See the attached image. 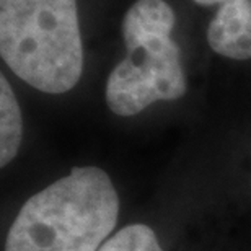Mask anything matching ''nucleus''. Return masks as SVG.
I'll return each instance as SVG.
<instances>
[{"instance_id": "f257e3e1", "label": "nucleus", "mask_w": 251, "mask_h": 251, "mask_svg": "<svg viewBox=\"0 0 251 251\" xmlns=\"http://www.w3.org/2000/svg\"><path fill=\"white\" fill-rule=\"evenodd\" d=\"M118 215L119 198L108 175L97 167L74 168L25 202L5 251H98Z\"/></svg>"}, {"instance_id": "f03ea898", "label": "nucleus", "mask_w": 251, "mask_h": 251, "mask_svg": "<svg viewBox=\"0 0 251 251\" xmlns=\"http://www.w3.org/2000/svg\"><path fill=\"white\" fill-rule=\"evenodd\" d=\"M0 54L12 72L44 93H65L82 77L75 0H0Z\"/></svg>"}, {"instance_id": "7ed1b4c3", "label": "nucleus", "mask_w": 251, "mask_h": 251, "mask_svg": "<svg viewBox=\"0 0 251 251\" xmlns=\"http://www.w3.org/2000/svg\"><path fill=\"white\" fill-rule=\"evenodd\" d=\"M175 12L165 0H137L123 20L127 57L106 83V103L118 116H134L155 101L186 93L179 48L172 39Z\"/></svg>"}, {"instance_id": "20e7f679", "label": "nucleus", "mask_w": 251, "mask_h": 251, "mask_svg": "<svg viewBox=\"0 0 251 251\" xmlns=\"http://www.w3.org/2000/svg\"><path fill=\"white\" fill-rule=\"evenodd\" d=\"M207 43L224 57L251 59V0H230L220 5L209 25Z\"/></svg>"}, {"instance_id": "39448f33", "label": "nucleus", "mask_w": 251, "mask_h": 251, "mask_svg": "<svg viewBox=\"0 0 251 251\" xmlns=\"http://www.w3.org/2000/svg\"><path fill=\"white\" fill-rule=\"evenodd\" d=\"M22 144V111L7 78L0 77V165L17 157Z\"/></svg>"}, {"instance_id": "423d86ee", "label": "nucleus", "mask_w": 251, "mask_h": 251, "mask_svg": "<svg viewBox=\"0 0 251 251\" xmlns=\"http://www.w3.org/2000/svg\"><path fill=\"white\" fill-rule=\"evenodd\" d=\"M98 251H163L153 230L144 224H132L108 240Z\"/></svg>"}, {"instance_id": "0eeeda50", "label": "nucleus", "mask_w": 251, "mask_h": 251, "mask_svg": "<svg viewBox=\"0 0 251 251\" xmlns=\"http://www.w3.org/2000/svg\"><path fill=\"white\" fill-rule=\"evenodd\" d=\"M193 2L199 3V5H204V7H209V5H215V3L222 5L225 2H230V0H193Z\"/></svg>"}]
</instances>
